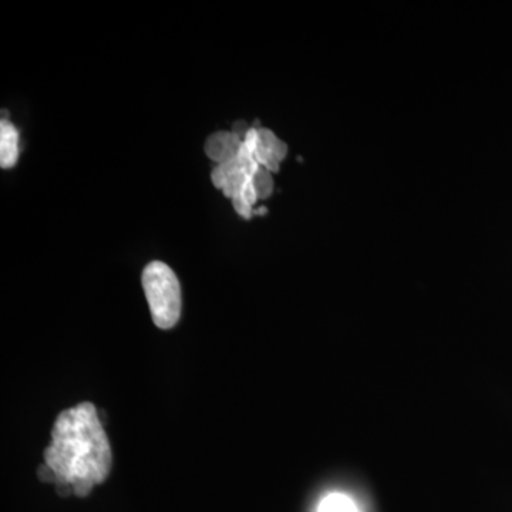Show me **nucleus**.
<instances>
[{
    "mask_svg": "<svg viewBox=\"0 0 512 512\" xmlns=\"http://www.w3.org/2000/svg\"><path fill=\"white\" fill-rule=\"evenodd\" d=\"M111 463L109 439L93 403H80L59 414L45 464L60 494L86 497L109 477Z\"/></svg>",
    "mask_w": 512,
    "mask_h": 512,
    "instance_id": "f257e3e1",
    "label": "nucleus"
},
{
    "mask_svg": "<svg viewBox=\"0 0 512 512\" xmlns=\"http://www.w3.org/2000/svg\"><path fill=\"white\" fill-rule=\"evenodd\" d=\"M288 154V147L284 141L266 128H256L255 158L261 167L276 173L279 171V164Z\"/></svg>",
    "mask_w": 512,
    "mask_h": 512,
    "instance_id": "7ed1b4c3",
    "label": "nucleus"
},
{
    "mask_svg": "<svg viewBox=\"0 0 512 512\" xmlns=\"http://www.w3.org/2000/svg\"><path fill=\"white\" fill-rule=\"evenodd\" d=\"M141 282L157 328H174L181 316V286L173 269L164 262H151L144 269Z\"/></svg>",
    "mask_w": 512,
    "mask_h": 512,
    "instance_id": "f03ea898",
    "label": "nucleus"
},
{
    "mask_svg": "<svg viewBox=\"0 0 512 512\" xmlns=\"http://www.w3.org/2000/svg\"><path fill=\"white\" fill-rule=\"evenodd\" d=\"M252 183H254L258 200H265V198H268L269 195L272 194V191H274V178H272L271 171L266 170L264 167H259Z\"/></svg>",
    "mask_w": 512,
    "mask_h": 512,
    "instance_id": "0eeeda50",
    "label": "nucleus"
},
{
    "mask_svg": "<svg viewBox=\"0 0 512 512\" xmlns=\"http://www.w3.org/2000/svg\"><path fill=\"white\" fill-rule=\"evenodd\" d=\"M249 130H251V128H249L247 124L244 123V121H237V123L234 124V130L232 131H234L237 136L241 137L242 140H245Z\"/></svg>",
    "mask_w": 512,
    "mask_h": 512,
    "instance_id": "6e6552de",
    "label": "nucleus"
},
{
    "mask_svg": "<svg viewBox=\"0 0 512 512\" xmlns=\"http://www.w3.org/2000/svg\"><path fill=\"white\" fill-rule=\"evenodd\" d=\"M19 160V131L9 120L0 121V165L15 167Z\"/></svg>",
    "mask_w": 512,
    "mask_h": 512,
    "instance_id": "39448f33",
    "label": "nucleus"
},
{
    "mask_svg": "<svg viewBox=\"0 0 512 512\" xmlns=\"http://www.w3.org/2000/svg\"><path fill=\"white\" fill-rule=\"evenodd\" d=\"M244 140L234 131H217L208 137L205 143V154L218 165L229 163L238 157Z\"/></svg>",
    "mask_w": 512,
    "mask_h": 512,
    "instance_id": "20e7f679",
    "label": "nucleus"
},
{
    "mask_svg": "<svg viewBox=\"0 0 512 512\" xmlns=\"http://www.w3.org/2000/svg\"><path fill=\"white\" fill-rule=\"evenodd\" d=\"M318 512H359V508L349 495L333 493L323 498Z\"/></svg>",
    "mask_w": 512,
    "mask_h": 512,
    "instance_id": "423d86ee",
    "label": "nucleus"
}]
</instances>
